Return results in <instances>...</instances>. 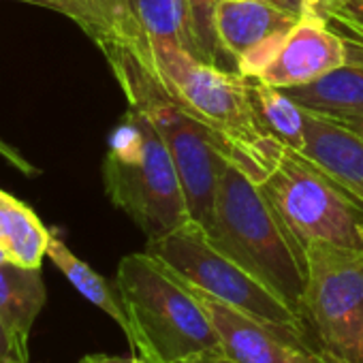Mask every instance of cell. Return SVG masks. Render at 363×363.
<instances>
[{"label": "cell", "mask_w": 363, "mask_h": 363, "mask_svg": "<svg viewBox=\"0 0 363 363\" xmlns=\"http://www.w3.org/2000/svg\"><path fill=\"white\" fill-rule=\"evenodd\" d=\"M303 109L346 118L363 116V62H348L316 82L284 88Z\"/></svg>", "instance_id": "cell-15"}, {"label": "cell", "mask_w": 363, "mask_h": 363, "mask_svg": "<svg viewBox=\"0 0 363 363\" xmlns=\"http://www.w3.org/2000/svg\"><path fill=\"white\" fill-rule=\"evenodd\" d=\"M107 363H152V361L137 357V354H130V357H109L107 354Z\"/></svg>", "instance_id": "cell-28"}, {"label": "cell", "mask_w": 363, "mask_h": 363, "mask_svg": "<svg viewBox=\"0 0 363 363\" xmlns=\"http://www.w3.org/2000/svg\"><path fill=\"white\" fill-rule=\"evenodd\" d=\"M20 3L62 13L77 24L96 48L113 41L126 43V24L118 0H20Z\"/></svg>", "instance_id": "cell-18"}, {"label": "cell", "mask_w": 363, "mask_h": 363, "mask_svg": "<svg viewBox=\"0 0 363 363\" xmlns=\"http://www.w3.org/2000/svg\"><path fill=\"white\" fill-rule=\"evenodd\" d=\"M193 289L216 329L220 350L233 363H295L297 350L303 348V344H295L252 314L197 286Z\"/></svg>", "instance_id": "cell-10"}, {"label": "cell", "mask_w": 363, "mask_h": 363, "mask_svg": "<svg viewBox=\"0 0 363 363\" xmlns=\"http://www.w3.org/2000/svg\"><path fill=\"white\" fill-rule=\"evenodd\" d=\"M5 261H9V259H7L5 250H3V248H0V263H5Z\"/></svg>", "instance_id": "cell-30"}, {"label": "cell", "mask_w": 363, "mask_h": 363, "mask_svg": "<svg viewBox=\"0 0 363 363\" xmlns=\"http://www.w3.org/2000/svg\"><path fill=\"white\" fill-rule=\"evenodd\" d=\"M259 118L263 126L286 147L303 152L306 145V111L284 90L261 79H248Z\"/></svg>", "instance_id": "cell-19"}, {"label": "cell", "mask_w": 363, "mask_h": 363, "mask_svg": "<svg viewBox=\"0 0 363 363\" xmlns=\"http://www.w3.org/2000/svg\"><path fill=\"white\" fill-rule=\"evenodd\" d=\"M259 189L303 252L310 242L363 252V210L303 154L284 147Z\"/></svg>", "instance_id": "cell-7"}, {"label": "cell", "mask_w": 363, "mask_h": 363, "mask_svg": "<svg viewBox=\"0 0 363 363\" xmlns=\"http://www.w3.org/2000/svg\"><path fill=\"white\" fill-rule=\"evenodd\" d=\"M99 50L109 62L128 107L141 111L162 137L184 189L189 214L208 229L214 214L218 179L227 162L216 139L201 122L171 99L128 45L113 41Z\"/></svg>", "instance_id": "cell-4"}, {"label": "cell", "mask_w": 363, "mask_h": 363, "mask_svg": "<svg viewBox=\"0 0 363 363\" xmlns=\"http://www.w3.org/2000/svg\"><path fill=\"white\" fill-rule=\"evenodd\" d=\"M103 186L109 201L143 231L147 242L191 220L175 162L158 130L137 109L128 107L109 133Z\"/></svg>", "instance_id": "cell-5"}, {"label": "cell", "mask_w": 363, "mask_h": 363, "mask_svg": "<svg viewBox=\"0 0 363 363\" xmlns=\"http://www.w3.org/2000/svg\"><path fill=\"white\" fill-rule=\"evenodd\" d=\"M348 62L350 43L325 20L312 13H301L276 60L257 79L284 90L316 82Z\"/></svg>", "instance_id": "cell-9"}, {"label": "cell", "mask_w": 363, "mask_h": 363, "mask_svg": "<svg viewBox=\"0 0 363 363\" xmlns=\"http://www.w3.org/2000/svg\"><path fill=\"white\" fill-rule=\"evenodd\" d=\"M295 363H342V361L335 359L325 348H320L318 344H312V346H303L297 350Z\"/></svg>", "instance_id": "cell-22"}, {"label": "cell", "mask_w": 363, "mask_h": 363, "mask_svg": "<svg viewBox=\"0 0 363 363\" xmlns=\"http://www.w3.org/2000/svg\"><path fill=\"white\" fill-rule=\"evenodd\" d=\"M16 363H20V361H16Z\"/></svg>", "instance_id": "cell-31"}, {"label": "cell", "mask_w": 363, "mask_h": 363, "mask_svg": "<svg viewBox=\"0 0 363 363\" xmlns=\"http://www.w3.org/2000/svg\"><path fill=\"white\" fill-rule=\"evenodd\" d=\"M79 363H107V354H86Z\"/></svg>", "instance_id": "cell-29"}, {"label": "cell", "mask_w": 363, "mask_h": 363, "mask_svg": "<svg viewBox=\"0 0 363 363\" xmlns=\"http://www.w3.org/2000/svg\"><path fill=\"white\" fill-rule=\"evenodd\" d=\"M118 3L126 24L128 48H139L147 41H173L193 54L186 0H118Z\"/></svg>", "instance_id": "cell-14"}, {"label": "cell", "mask_w": 363, "mask_h": 363, "mask_svg": "<svg viewBox=\"0 0 363 363\" xmlns=\"http://www.w3.org/2000/svg\"><path fill=\"white\" fill-rule=\"evenodd\" d=\"M306 111L303 154L363 210V137L325 113Z\"/></svg>", "instance_id": "cell-11"}, {"label": "cell", "mask_w": 363, "mask_h": 363, "mask_svg": "<svg viewBox=\"0 0 363 363\" xmlns=\"http://www.w3.org/2000/svg\"><path fill=\"white\" fill-rule=\"evenodd\" d=\"M48 301L41 267L0 263V320L5 323L22 363L30 361V333Z\"/></svg>", "instance_id": "cell-13"}, {"label": "cell", "mask_w": 363, "mask_h": 363, "mask_svg": "<svg viewBox=\"0 0 363 363\" xmlns=\"http://www.w3.org/2000/svg\"><path fill=\"white\" fill-rule=\"evenodd\" d=\"M206 231L225 255L301 314L306 252L257 182L231 160L223 167L212 223Z\"/></svg>", "instance_id": "cell-3"}, {"label": "cell", "mask_w": 363, "mask_h": 363, "mask_svg": "<svg viewBox=\"0 0 363 363\" xmlns=\"http://www.w3.org/2000/svg\"><path fill=\"white\" fill-rule=\"evenodd\" d=\"M301 16L263 0H220L216 9V35L220 48L238 71V60L267 39L289 33Z\"/></svg>", "instance_id": "cell-12"}, {"label": "cell", "mask_w": 363, "mask_h": 363, "mask_svg": "<svg viewBox=\"0 0 363 363\" xmlns=\"http://www.w3.org/2000/svg\"><path fill=\"white\" fill-rule=\"evenodd\" d=\"M145 252L162 261L182 280L252 314L291 342L316 344L301 314L225 255L197 220L191 218L167 235L147 242Z\"/></svg>", "instance_id": "cell-6"}, {"label": "cell", "mask_w": 363, "mask_h": 363, "mask_svg": "<svg viewBox=\"0 0 363 363\" xmlns=\"http://www.w3.org/2000/svg\"><path fill=\"white\" fill-rule=\"evenodd\" d=\"M16 361H20V357H18V352L13 348V342L9 337V331H7L5 323L0 320V363H16Z\"/></svg>", "instance_id": "cell-24"}, {"label": "cell", "mask_w": 363, "mask_h": 363, "mask_svg": "<svg viewBox=\"0 0 363 363\" xmlns=\"http://www.w3.org/2000/svg\"><path fill=\"white\" fill-rule=\"evenodd\" d=\"M301 316L320 348L342 363H363V252L306 246Z\"/></svg>", "instance_id": "cell-8"}, {"label": "cell", "mask_w": 363, "mask_h": 363, "mask_svg": "<svg viewBox=\"0 0 363 363\" xmlns=\"http://www.w3.org/2000/svg\"><path fill=\"white\" fill-rule=\"evenodd\" d=\"M179 363H233V361L223 350H218V352H203V354H197L193 359L179 361Z\"/></svg>", "instance_id": "cell-25"}, {"label": "cell", "mask_w": 363, "mask_h": 363, "mask_svg": "<svg viewBox=\"0 0 363 363\" xmlns=\"http://www.w3.org/2000/svg\"><path fill=\"white\" fill-rule=\"evenodd\" d=\"M52 231L30 206L0 189V248L11 263L41 267L48 257Z\"/></svg>", "instance_id": "cell-16"}, {"label": "cell", "mask_w": 363, "mask_h": 363, "mask_svg": "<svg viewBox=\"0 0 363 363\" xmlns=\"http://www.w3.org/2000/svg\"><path fill=\"white\" fill-rule=\"evenodd\" d=\"M130 50L171 99L212 133L227 160L257 184L272 173L286 145L263 126L246 77L208 65L173 41Z\"/></svg>", "instance_id": "cell-1"}, {"label": "cell", "mask_w": 363, "mask_h": 363, "mask_svg": "<svg viewBox=\"0 0 363 363\" xmlns=\"http://www.w3.org/2000/svg\"><path fill=\"white\" fill-rule=\"evenodd\" d=\"M0 156H3L5 160H9L18 171H22L24 175H35L37 173V169L30 164V160L28 158H24L13 145H9L7 141H3V139H0Z\"/></svg>", "instance_id": "cell-23"}, {"label": "cell", "mask_w": 363, "mask_h": 363, "mask_svg": "<svg viewBox=\"0 0 363 363\" xmlns=\"http://www.w3.org/2000/svg\"><path fill=\"white\" fill-rule=\"evenodd\" d=\"M263 3H272L280 9L293 11V13H303V0H263Z\"/></svg>", "instance_id": "cell-27"}, {"label": "cell", "mask_w": 363, "mask_h": 363, "mask_svg": "<svg viewBox=\"0 0 363 363\" xmlns=\"http://www.w3.org/2000/svg\"><path fill=\"white\" fill-rule=\"evenodd\" d=\"M354 0H303V13H312L335 28L344 39L350 30V11Z\"/></svg>", "instance_id": "cell-21"}, {"label": "cell", "mask_w": 363, "mask_h": 363, "mask_svg": "<svg viewBox=\"0 0 363 363\" xmlns=\"http://www.w3.org/2000/svg\"><path fill=\"white\" fill-rule=\"evenodd\" d=\"M333 118L335 122H340L342 126H346L348 130L357 133L359 137H363V116H346V118H335V116H329Z\"/></svg>", "instance_id": "cell-26"}, {"label": "cell", "mask_w": 363, "mask_h": 363, "mask_svg": "<svg viewBox=\"0 0 363 363\" xmlns=\"http://www.w3.org/2000/svg\"><path fill=\"white\" fill-rule=\"evenodd\" d=\"M218 5H220V0H186L189 28H191V37H193V54L208 65L238 73L233 62L220 48L218 35H216Z\"/></svg>", "instance_id": "cell-20"}, {"label": "cell", "mask_w": 363, "mask_h": 363, "mask_svg": "<svg viewBox=\"0 0 363 363\" xmlns=\"http://www.w3.org/2000/svg\"><path fill=\"white\" fill-rule=\"evenodd\" d=\"M113 284L130 320L128 344L137 357L179 363L220 350L216 329L195 289L150 252L122 257Z\"/></svg>", "instance_id": "cell-2"}, {"label": "cell", "mask_w": 363, "mask_h": 363, "mask_svg": "<svg viewBox=\"0 0 363 363\" xmlns=\"http://www.w3.org/2000/svg\"><path fill=\"white\" fill-rule=\"evenodd\" d=\"M48 259L62 272V276L84 295L92 306L103 310L109 318L116 320V325L124 331L126 340L130 335V320L124 310V303L120 299V293L116 284H109L99 272H94L86 261H82L67 244L65 240L52 231V240L48 246Z\"/></svg>", "instance_id": "cell-17"}]
</instances>
